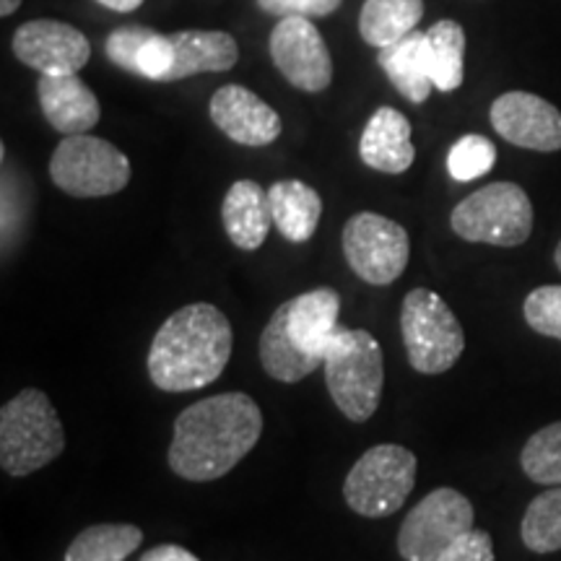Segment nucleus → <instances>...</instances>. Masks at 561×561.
Wrapping results in <instances>:
<instances>
[{"label": "nucleus", "instance_id": "1", "mask_svg": "<svg viewBox=\"0 0 561 561\" xmlns=\"http://www.w3.org/2000/svg\"><path fill=\"white\" fill-rule=\"evenodd\" d=\"M263 413L248 392H221L187 405L174 421L170 468L180 479L208 483L227 476L261 442Z\"/></svg>", "mask_w": 561, "mask_h": 561}, {"label": "nucleus", "instance_id": "2", "mask_svg": "<svg viewBox=\"0 0 561 561\" xmlns=\"http://www.w3.org/2000/svg\"><path fill=\"white\" fill-rule=\"evenodd\" d=\"M234 333L219 307L208 301L182 307L164 320L149 348V377L164 392H191L219 380Z\"/></svg>", "mask_w": 561, "mask_h": 561}, {"label": "nucleus", "instance_id": "3", "mask_svg": "<svg viewBox=\"0 0 561 561\" xmlns=\"http://www.w3.org/2000/svg\"><path fill=\"white\" fill-rule=\"evenodd\" d=\"M62 450L66 430L45 392L26 388L0 409V468L9 476H32Z\"/></svg>", "mask_w": 561, "mask_h": 561}, {"label": "nucleus", "instance_id": "4", "mask_svg": "<svg viewBox=\"0 0 561 561\" xmlns=\"http://www.w3.org/2000/svg\"><path fill=\"white\" fill-rule=\"evenodd\" d=\"M322 371L328 392L343 416L356 424L375 416L385 385V356L375 335L339 328L325 348Z\"/></svg>", "mask_w": 561, "mask_h": 561}, {"label": "nucleus", "instance_id": "5", "mask_svg": "<svg viewBox=\"0 0 561 561\" xmlns=\"http://www.w3.org/2000/svg\"><path fill=\"white\" fill-rule=\"evenodd\" d=\"M401 335L409 364L421 375H445L466 351V333L447 301L432 289L405 294Z\"/></svg>", "mask_w": 561, "mask_h": 561}, {"label": "nucleus", "instance_id": "6", "mask_svg": "<svg viewBox=\"0 0 561 561\" xmlns=\"http://www.w3.org/2000/svg\"><path fill=\"white\" fill-rule=\"evenodd\" d=\"M419 460L403 445H375L354 462L343 481V500L356 515L380 520L403 507L416 483Z\"/></svg>", "mask_w": 561, "mask_h": 561}, {"label": "nucleus", "instance_id": "7", "mask_svg": "<svg viewBox=\"0 0 561 561\" xmlns=\"http://www.w3.org/2000/svg\"><path fill=\"white\" fill-rule=\"evenodd\" d=\"M450 227L466 242L517 248L533 231V203L515 182H491L455 206Z\"/></svg>", "mask_w": 561, "mask_h": 561}, {"label": "nucleus", "instance_id": "8", "mask_svg": "<svg viewBox=\"0 0 561 561\" xmlns=\"http://www.w3.org/2000/svg\"><path fill=\"white\" fill-rule=\"evenodd\" d=\"M50 180L70 198H104L128 187L130 159L89 133L66 136L50 157Z\"/></svg>", "mask_w": 561, "mask_h": 561}, {"label": "nucleus", "instance_id": "9", "mask_svg": "<svg viewBox=\"0 0 561 561\" xmlns=\"http://www.w3.org/2000/svg\"><path fill=\"white\" fill-rule=\"evenodd\" d=\"M341 244L348 268L369 286L396 284L411 257L409 231L375 210L351 216L343 227Z\"/></svg>", "mask_w": 561, "mask_h": 561}, {"label": "nucleus", "instance_id": "10", "mask_svg": "<svg viewBox=\"0 0 561 561\" xmlns=\"http://www.w3.org/2000/svg\"><path fill=\"white\" fill-rule=\"evenodd\" d=\"M473 504L458 489L439 486L409 510L398 530V553L405 561H437L450 546L473 530Z\"/></svg>", "mask_w": 561, "mask_h": 561}, {"label": "nucleus", "instance_id": "11", "mask_svg": "<svg viewBox=\"0 0 561 561\" xmlns=\"http://www.w3.org/2000/svg\"><path fill=\"white\" fill-rule=\"evenodd\" d=\"M268 50L273 66L307 94H320L333 83V58L318 26L305 16H284L273 26Z\"/></svg>", "mask_w": 561, "mask_h": 561}, {"label": "nucleus", "instance_id": "12", "mask_svg": "<svg viewBox=\"0 0 561 561\" xmlns=\"http://www.w3.org/2000/svg\"><path fill=\"white\" fill-rule=\"evenodd\" d=\"M11 50L26 68L42 76H70L91 60L87 34L58 19H34L13 32Z\"/></svg>", "mask_w": 561, "mask_h": 561}, {"label": "nucleus", "instance_id": "13", "mask_svg": "<svg viewBox=\"0 0 561 561\" xmlns=\"http://www.w3.org/2000/svg\"><path fill=\"white\" fill-rule=\"evenodd\" d=\"M491 128L517 149L561 151V112L530 91H507L489 110Z\"/></svg>", "mask_w": 561, "mask_h": 561}, {"label": "nucleus", "instance_id": "14", "mask_svg": "<svg viewBox=\"0 0 561 561\" xmlns=\"http://www.w3.org/2000/svg\"><path fill=\"white\" fill-rule=\"evenodd\" d=\"M210 121L229 140L250 146V149L271 146L284 128L278 112L268 102H263L255 91L244 89L240 83H227L214 91Z\"/></svg>", "mask_w": 561, "mask_h": 561}, {"label": "nucleus", "instance_id": "15", "mask_svg": "<svg viewBox=\"0 0 561 561\" xmlns=\"http://www.w3.org/2000/svg\"><path fill=\"white\" fill-rule=\"evenodd\" d=\"M284 312V328L294 346L312 359L325 362V348L339 333L341 294L331 286L305 291L299 297L280 305Z\"/></svg>", "mask_w": 561, "mask_h": 561}, {"label": "nucleus", "instance_id": "16", "mask_svg": "<svg viewBox=\"0 0 561 561\" xmlns=\"http://www.w3.org/2000/svg\"><path fill=\"white\" fill-rule=\"evenodd\" d=\"M37 100L45 121L62 136L89 133L102 117L100 100L89 83L79 79V73L42 76L37 81Z\"/></svg>", "mask_w": 561, "mask_h": 561}, {"label": "nucleus", "instance_id": "17", "mask_svg": "<svg viewBox=\"0 0 561 561\" xmlns=\"http://www.w3.org/2000/svg\"><path fill=\"white\" fill-rule=\"evenodd\" d=\"M359 157L375 172H409L413 159H416L409 117L396 107H377L362 130Z\"/></svg>", "mask_w": 561, "mask_h": 561}, {"label": "nucleus", "instance_id": "18", "mask_svg": "<svg viewBox=\"0 0 561 561\" xmlns=\"http://www.w3.org/2000/svg\"><path fill=\"white\" fill-rule=\"evenodd\" d=\"M104 50L117 68L157 83H164L174 58L170 34H159L157 30L136 24L117 26L115 32H110Z\"/></svg>", "mask_w": 561, "mask_h": 561}, {"label": "nucleus", "instance_id": "19", "mask_svg": "<svg viewBox=\"0 0 561 561\" xmlns=\"http://www.w3.org/2000/svg\"><path fill=\"white\" fill-rule=\"evenodd\" d=\"M221 224L234 248L244 252L261 250L273 227L268 191L255 180H237L224 195Z\"/></svg>", "mask_w": 561, "mask_h": 561}, {"label": "nucleus", "instance_id": "20", "mask_svg": "<svg viewBox=\"0 0 561 561\" xmlns=\"http://www.w3.org/2000/svg\"><path fill=\"white\" fill-rule=\"evenodd\" d=\"M172 39V68L164 83L191 79L198 73H224L240 60V45L229 32L187 30L170 34Z\"/></svg>", "mask_w": 561, "mask_h": 561}, {"label": "nucleus", "instance_id": "21", "mask_svg": "<svg viewBox=\"0 0 561 561\" xmlns=\"http://www.w3.org/2000/svg\"><path fill=\"white\" fill-rule=\"evenodd\" d=\"M377 62H380V68L398 94L405 96V100L413 104H424L430 100L434 81L426 32L413 30L409 37L396 42V45L382 47L380 55H377Z\"/></svg>", "mask_w": 561, "mask_h": 561}, {"label": "nucleus", "instance_id": "22", "mask_svg": "<svg viewBox=\"0 0 561 561\" xmlns=\"http://www.w3.org/2000/svg\"><path fill=\"white\" fill-rule=\"evenodd\" d=\"M273 227L284 240L301 244L312 240L322 216V198L314 187L301 180H278L268 187Z\"/></svg>", "mask_w": 561, "mask_h": 561}, {"label": "nucleus", "instance_id": "23", "mask_svg": "<svg viewBox=\"0 0 561 561\" xmlns=\"http://www.w3.org/2000/svg\"><path fill=\"white\" fill-rule=\"evenodd\" d=\"M424 19V0H364L359 13V34L367 45H396L416 30Z\"/></svg>", "mask_w": 561, "mask_h": 561}, {"label": "nucleus", "instance_id": "24", "mask_svg": "<svg viewBox=\"0 0 561 561\" xmlns=\"http://www.w3.org/2000/svg\"><path fill=\"white\" fill-rule=\"evenodd\" d=\"M257 354H261V364L263 369L268 371V377L286 385L305 380L307 375H312L314 369L322 367V362L301 354V351L291 343L289 335H286L284 312H280V307L271 314L268 325L263 328L261 343H257Z\"/></svg>", "mask_w": 561, "mask_h": 561}, {"label": "nucleus", "instance_id": "25", "mask_svg": "<svg viewBox=\"0 0 561 561\" xmlns=\"http://www.w3.org/2000/svg\"><path fill=\"white\" fill-rule=\"evenodd\" d=\"M144 543V530L128 523H100L81 530L66 551V561H125Z\"/></svg>", "mask_w": 561, "mask_h": 561}, {"label": "nucleus", "instance_id": "26", "mask_svg": "<svg viewBox=\"0 0 561 561\" xmlns=\"http://www.w3.org/2000/svg\"><path fill=\"white\" fill-rule=\"evenodd\" d=\"M430 42V62L434 89L450 91L460 89L462 76H466V32L458 21L439 19L426 30Z\"/></svg>", "mask_w": 561, "mask_h": 561}, {"label": "nucleus", "instance_id": "27", "mask_svg": "<svg viewBox=\"0 0 561 561\" xmlns=\"http://www.w3.org/2000/svg\"><path fill=\"white\" fill-rule=\"evenodd\" d=\"M520 538L533 553L561 551V486H549L528 504Z\"/></svg>", "mask_w": 561, "mask_h": 561}, {"label": "nucleus", "instance_id": "28", "mask_svg": "<svg viewBox=\"0 0 561 561\" xmlns=\"http://www.w3.org/2000/svg\"><path fill=\"white\" fill-rule=\"evenodd\" d=\"M520 466L533 483L561 486V421L543 426L525 442Z\"/></svg>", "mask_w": 561, "mask_h": 561}, {"label": "nucleus", "instance_id": "29", "mask_svg": "<svg viewBox=\"0 0 561 561\" xmlns=\"http://www.w3.org/2000/svg\"><path fill=\"white\" fill-rule=\"evenodd\" d=\"M496 164V146L486 136L471 133L453 144L447 153V172L455 182H471L494 170Z\"/></svg>", "mask_w": 561, "mask_h": 561}, {"label": "nucleus", "instance_id": "30", "mask_svg": "<svg viewBox=\"0 0 561 561\" xmlns=\"http://www.w3.org/2000/svg\"><path fill=\"white\" fill-rule=\"evenodd\" d=\"M525 322L546 339L561 341V286H538L525 297Z\"/></svg>", "mask_w": 561, "mask_h": 561}, {"label": "nucleus", "instance_id": "31", "mask_svg": "<svg viewBox=\"0 0 561 561\" xmlns=\"http://www.w3.org/2000/svg\"><path fill=\"white\" fill-rule=\"evenodd\" d=\"M343 0H257L261 11L268 16H305V19H322L331 16L341 9Z\"/></svg>", "mask_w": 561, "mask_h": 561}, {"label": "nucleus", "instance_id": "32", "mask_svg": "<svg viewBox=\"0 0 561 561\" xmlns=\"http://www.w3.org/2000/svg\"><path fill=\"white\" fill-rule=\"evenodd\" d=\"M437 561H496L494 541L486 530H468Z\"/></svg>", "mask_w": 561, "mask_h": 561}, {"label": "nucleus", "instance_id": "33", "mask_svg": "<svg viewBox=\"0 0 561 561\" xmlns=\"http://www.w3.org/2000/svg\"><path fill=\"white\" fill-rule=\"evenodd\" d=\"M138 561H201L193 551H187L185 546L178 543H161L153 546L146 553H140Z\"/></svg>", "mask_w": 561, "mask_h": 561}, {"label": "nucleus", "instance_id": "34", "mask_svg": "<svg viewBox=\"0 0 561 561\" xmlns=\"http://www.w3.org/2000/svg\"><path fill=\"white\" fill-rule=\"evenodd\" d=\"M96 3L115 13H133L144 5V0H96Z\"/></svg>", "mask_w": 561, "mask_h": 561}, {"label": "nucleus", "instance_id": "35", "mask_svg": "<svg viewBox=\"0 0 561 561\" xmlns=\"http://www.w3.org/2000/svg\"><path fill=\"white\" fill-rule=\"evenodd\" d=\"M19 5H21V0H0V16L3 19L13 16V13L19 11Z\"/></svg>", "mask_w": 561, "mask_h": 561}, {"label": "nucleus", "instance_id": "36", "mask_svg": "<svg viewBox=\"0 0 561 561\" xmlns=\"http://www.w3.org/2000/svg\"><path fill=\"white\" fill-rule=\"evenodd\" d=\"M553 263H557V268L561 271V240L557 244V250H553Z\"/></svg>", "mask_w": 561, "mask_h": 561}]
</instances>
